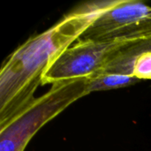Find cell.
I'll list each match as a JSON object with an SVG mask.
<instances>
[{"mask_svg": "<svg viewBox=\"0 0 151 151\" xmlns=\"http://www.w3.org/2000/svg\"><path fill=\"white\" fill-rule=\"evenodd\" d=\"M123 42L78 40L61 51L43 73L42 85L89 80L99 74Z\"/></svg>", "mask_w": 151, "mask_h": 151, "instance_id": "277c9868", "label": "cell"}, {"mask_svg": "<svg viewBox=\"0 0 151 151\" xmlns=\"http://www.w3.org/2000/svg\"><path fill=\"white\" fill-rule=\"evenodd\" d=\"M151 36V6L140 1L99 2L90 26L79 40L129 42Z\"/></svg>", "mask_w": 151, "mask_h": 151, "instance_id": "3957f363", "label": "cell"}, {"mask_svg": "<svg viewBox=\"0 0 151 151\" xmlns=\"http://www.w3.org/2000/svg\"><path fill=\"white\" fill-rule=\"evenodd\" d=\"M142 52H151V36L136 41L122 42L119 46V48L112 53L108 63L111 61L127 59Z\"/></svg>", "mask_w": 151, "mask_h": 151, "instance_id": "8992f818", "label": "cell"}, {"mask_svg": "<svg viewBox=\"0 0 151 151\" xmlns=\"http://www.w3.org/2000/svg\"><path fill=\"white\" fill-rule=\"evenodd\" d=\"M140 80L131 75L119 73H102L88 80V94L96 91H105L110 89L128 87L137 83Z\"/></svg>", "mask_w": 151, "mask_h": 151, "instance_id": "5b68a950", "label": "cell"}, {"mask_svg": "<svg viewBox=\"0 0 151 151\" xmlns=\"http://www.w3.org/2000/svg\"><path fill=\"white\" fill-rule=\"evenodd\" d=\"M99 2L66 14L46 31L19 45L0 70V125L19 113L35 97L44 71L61 51L79 40L96 16Z\"/></svg>", "mask_w": 151, "mask_h": 151, "instance_id": "6da1fadb", "label": "cell"}, {"mask_svg": "<svg viewBox=\"0 0 151 151\" xmlns=\"http://www.w3.org/2000/svg\"><path fill=\"white\" fill-rule=\"evenodd\" d=\"M88 95V80L62 81L0 125V151H24L32 137L78 99Z\"/></svg>", "mask_w": 151, "mask_h": 151, "instance_id": "7a4b0ae2", "label": "cell"}]
</instances>
